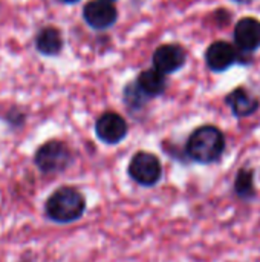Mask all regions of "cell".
<instances>
[{
    "instance_id": "cell-8",
    "label": "cell",
    "mask_w": 260,
    "mask_h": 262,
    "mask_svg": "<svg viewBox=\"0 0 260 262\" xmlns=\"http://www.w3.org/2000/svg\"><path fill=\"white\" fill-rule=\"evenodd\" d=\"M236 45L247 52H253L260 46V21L256 18H242L234 29Z\"/></svg>"
},
{
    "instance_id": "cell-10",
    "label": "cell",
    "mask_w": 260,
    "mask_h": 262,
    "mask_svg": "<svg viewBox=\"0 0 260 262\" xmlns=\"http://www.w3.org/2000/svg\"><path fill=\"white\" fill-rule=\"evenodd\" d=\"M227 104L231 107L233 114L236 117H250L259 109V100L250 94L245 88H238L234 89L228 97H227Z\"/></svg>"
},
{
    "instance_id": "cell-15",
    "label": "cell",
    "mask_w": 260,
    "mask_h": 262,
    "mask_svg": "<svg viewBox=\"0 0 260 262\" xmlns=\"http://www.w3.org/2000/svg\"><path fill=\"white\" fill-rule=\"evenodd\" d=\"M236 2H241V3H247V2H250V0H236Z\"/></svg>"
},
{
    "instance_id": "cell-9",
    "label": "cell",
    "mask_w": 260,
    "mask_h": 262,
    "mask_svg": "<svg viewBox=\"0 0 260 262\" xmlns=\"http://www.w3.org/2000/svg\"><path fill=\"white\" fill-rule=\"evenodd\" d=\"M238 58L236 49L227 41H216L213 43L205 54L207 64L215 72H222L228 69Z\"/></svg>"
},
{
    "instance_id": "cell-4",
    "label": "cell",
    "mask_w": 260,
    "mask_h": 262,
    "mask_svg": "<svg viewBox=\"0 0 260 262\" xmlns=\"http://www.w3.org/2000/svg\"><path fill=\"white\" fill-rule=\"evenodd\" d=\"M129 175L135 183L144 187H153L162 177V166L156 155L150 152H138L129 163Z\"/></svg>"
},
{
    "instance_id": "cell-13",
    "label": "cell",
    "mask_w": 260,
    "mask_h": 262,
    "mask_svg": "<svg viewBox=\"0 0 260 262\" xmlns=\"http://www.w3.org/2000/svg\"><path fill=\"white\" fill-rule=\"evenodd\" d=\"M63 40L55 28H44L37 35V49L44 55H55L60 52Z\"/></svg>"
},
{
    "instance_id": "cell-12",
    "label": "cell",
    "mask_w": 260,
    "mask_h": 262,
    "mask_svg": "<svg viewBox=\"0 0 260 262\" xmlns=\"http://www.w3.org/2000/svg\"><path fill=\"white\" fill-rule=\"evenodd\" d=\"M234 193L244 200L251 201L256 198V186H254V170L250 167L239 169L234 180Z\"/></svg>"
},
{
    "instance_id": "cell-5",
    "label": "cell",
    "mask_w": 260,
    "mask_h": 262,
    "mask_svg": "<svg viewBox=\"0 0 260 262\" xmlns=\"http://www.w3.org/2000/svg\"><path fill=\"white\" fill-rule=\"evenodd\" d=\"M97 137L107 144H116L123 141L127 135V123L124 118L115 112L103 114L95 124Z\"/></svg>"
},
{
    "instance_id": "cell-6",
    "label": "cell",
    "mask_w": 260,
    "mask_h": 262,
    "mask_svg": "<svg viewBox=\"0 0 260 262\" xmlns=\"http://www.w3.org/2000/svg\"><path fill=\"white\" fill-rule=\"evenodd\" d=\"M185 63V52L178 45H164L153 55L155 69L161 74H172L181 69Z\"/></svg>"
},
{
    "instance_id": "cell-11",
    "label": "cell",
    "mask_w": 260,
    "mask_h": 262,
    "mask_svg": "<svg viewBox=\"0 0 260 262\" xmlns=\"http://www.w3.org/2000/svg\"><path fill=\"white\" fill-rule=\"evenodd\" d=\"M138 89L146 97H156V95L162 94L166 89L164 74H161L156 69L144 71L138 78Z\"/></svg>"
},
{
    "instance_id": "cell-14",
    "label": "cell",
    "mask_w": 260,
    "mask_h": 262,
    "mask_svg": "<svg viewBox=\"0 0 260 262\" xmlns=\"http://www.w3.org/2000/svg\"><path fill=\"white\" fill-rule=\"evenodd\" d=\"M63 2H67V3H74V2H78V0H63Z\"/></svg>"
},
{
    "instance_id": "cell-2",
    "label": "cell",
    "mask_w": 260,
    "mask_h": 262,
    "mask_svg": "<svg viewBox=\"0 0 260 262\" xmlns=\"http://www.w3.org/2000/svg\"><path fill=\"white\" fill-rule=\"evenodd\" d=\"M44 210L51 221L57 224H69L83 216L86 201L77 189L60 187L48 198Z\"/></svg>"
},
{
    "instance_id": "cell-16",
    "label": "cell",
    "mask_w": 260,
    "mask_h": 262,
    "mask_svg": "<svg viewBox=\"0 0 260 262\" xmlns=\"http://www.w3.org/2000/svg\"><path fill=\"white\" fill-rule=\"evenodd\" d=\"M104 2H112V0H104Z\"/></svg>"
},
{
    "instance_id": "cell-1",
    "label": "cell",
    "mask_w": 260,
    "mask_h": 262,
    "mask_svg": "<svg viewBox=\"0 0 260 262\" xmlns=\"http://www.w3.org/2000/svg\"><path fill=\"white\" fill-rule=\"evenodd\" d=\"M227 147L225 135L216 126H201L187 140V157L199 164L218 163Z\"/></svg>"
},
{
    "instance_id": "cell-7",
    "label": "cell",
    "mask_w": 260,
    "mask_h": 262,
    "mask_svg": "<svg viewBox=\"0 0 260 262\" xmlns=\"http://www.w3.org/2000/svg\"><path fill=\"white\" fill-rule=\"evenodd\" d=\"M84 18L92 28L97 29L109 28L116 20V9L110 5V2L93 0L86 5Z\"/></svg>"
},
{
    "instance_id": "cell-3",
    "label": "cell",
    "mask_w": 260,
    "mask_h": 262,
    "mask_svg": "<svg viewBox=\"0 0 260 262\" xmlns=\"http://www.w3.org/2000/svg\"><path fill=\"white\" fill-rule=\"evenodd\" d=\"M35 164L43 173H58L72 163L69 147L61 141H48L35 154Z\"/></svg>"
}]
</instances>
